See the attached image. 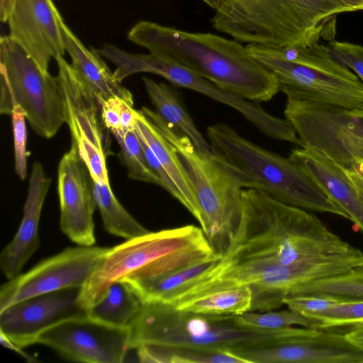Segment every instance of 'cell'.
<instances>
[{
	"label": "cell",
	"instance_id": "cell-44",
	"mask_svg": "<svg viewBox=\"0 0 363 363\" xmlns=\"http://www.w3.org/2000/svg\"><path fill=\"white\" fill-rule=\"evenodd\" d=\"M354 170L357 171L363 177V162L359 164Z\"/></svg>",
	"mask_w": 363,
	"mask_h": 363
},
{
	"label": "cell",
	"instance_id": "cell-9",
	"mask_svg": "<svg viewBox=\"0 0 363 363\" xmlns=\"http://www.w3.org/2000/svg\"><path fill=\"white\" fill-rule=\"evenodd\" d=\"M363 261L359 249L342 255L279 265L219 259L188 288L189 296L235 285L248 286L252 294L251 311H268L284 305V298L309 282L347 272Z\"/></svg>",
	"mask_w": 363,
	"mask_h": 363
},
{
	"label": "cell",
	"instance_id": "cell-20",
	"mask_svg": "<svg viewBox=\"0 0 363 363\" xmlns=\"http://www.w3.org/2000/svg\"><path fill=\"white\" fill-rule=\"evenodd\" d=\"M289 158L363 232V197L346 169L313 147L294 149Z\"/></svg>",
	"mask_w": 363,
	"mask_h": 363
},
{
	"label": "cell",
	"instance_id": "cell-40",
	"mask_svg": "<svg viewBox=\"0 0 363 363\" xmlns=\"http://www.w3.org/2000/svg\"><path fill=\"white\" fill-rule=\"evenodd\" d=\"M17 0H1L0 18L2 23L8 22Z\"/></svg>",
	"mask_w": 363,
	"mask_h": 363
},
{
	"label": "cell",
	"instance_id": "cell-30",
	"mask_svg": "<svg viewBox=\"0 0 363 363\" xmlns=\"http://www.w3.org/2000/svg\"><path fill=\"white\" fill-rule=\"evenodd\" d=\"M93 192L104 228L108 233L130 239L149 231L120 203L109 183L99 184L93 180Z\"/></svg>",
	"mask_w": 363,
	"mask_h": 363
},
{
	"label": "cell",
	"instance_id": "cell-10",
	"mask_svg": "<svg viewBox=\"0 0 363 363\" xmlns=\"http://www.w3.org/2000/svg\"><path fill=\"white\" fill-rule=\"evenodd\" d=\"M15 106L25 112L33 130L52 138L65 123L64 101L57 77L43 71L9 35L0 40V113Z\"/></svg>",
	"mask_w": 363,
	"mask_h": 363
},
{
	"label": "cell",
	"instance_id": "cell-38",
	"mask_svg": "<svg viewBox=\"0 0 363 363\" xmlns=\"http://www.w3.org/2000/svg\"><path fill=\"white\" fill-rule=\"evenodd\" d=\"M0 340L1 345L11 350L14 351L21 355L23 358L27 360L29 362H38L35 357L30 355L29 354L25 352L23 350V348L17 346L12 342H11L3 333H0Z\"/></svg>",
	"mask_w": 363,
	"mask_h": 363
},
{
	"label": "cell",
	"instance_id": "cell-16",
	"mask_svg": "<svg viewBox=\"0 0 363 363\" xmlns=\"http://www.w3.org/2000/svg\"><path fill=\"white\" fill-rule=\"evenodd\" d=\"M246 363H363V348L346 334L296 326L277 342L230 351Z\"/></svg>",
	"mask_w": 363,
	"mask_h": 363
},
{
	"label": "cell",
	"instance_id": "cell-6",
	"mask_svg": "<svg viewBox=\"0 0 363 363\" xmlns=\"http://www.w3.org/2000/svg\"><path fill=\"white\" fill-rule=\"evenodd\" d=\"M129 348L143 345L186 346L234 350L277 342L291 328L277 330L240 325L235 315H211L177 309L164 302L143 303L128 327Z\"/></svg>",
	"mask_w": 363,
	"mask_h": 363
},
{
	"label": "cell",
	"instance_id": "cell-27",
	"mask_svg": "<svg viewBox=\"0 0 363 363\" xmlns=\"http://www.w3.org/2000/svg\"><path fill=\"white\" fill-rule=\"evenodd\" d=\"M252 303L250 288L241 284L213 290L174 306L179 310L199 314L238 315L250 311Z\"/></svg>",
	"mask_w": 363,
	"mask_h": 363
},
{
	"label": "cell",
	"instance_id": "cell-25",
	"mask_svg": "<svg viewBox=\"0 0 363 363\" xmlns=\"http://www.w3.org/2000/svg\"><path fill=\"white\" fill-rule=\"evenodd\" d=\"M147 95L157 113L167 123L178 129L191 140L196 148L205 154H213L211 146L197 129L179 92L169 85L143 77Z\"/></svg>",
	"mask_w": 363,
	"mask_h": 363
},
{
	"label": "cell",
	"instance_id": "cell-26",
	"mask_svg": "<svg viewBox=\"0 0 363 363\" xmlns=\"http://www.w3.org/2000/svg\"><path fill=\"white\" fill-rule=\"evenodd\" d=\"M143 302L126 281L111 284L101 298L88 308L86 314L104 323L127 328L139 313Z\"/></svg>",
	"mask_w": 363,
	"mask_h": 363
},
{
	"label": "cell",
	"instance_id": "cell-22",
	"mask_svg": "<svg viewBox=\"0 0 363 363\" xmlns=\"http://www.w3.org/2000/svg\"><path fill=\"white\" fill-rule=\"evenodd\" d=\"M133 131L167 172L175 189L174 197L196 218L199 209L195 191L175 148L141 110H136Z\"/></svg>",
	"mask_w": 363,
	"mask_h": 363
},
{
	"label": "cell",
	"instance_id": "cell-1",
	"mask_svg": "<svg viewBox=\"0 0 363 363\" xmlns=\"http://www.w3.org/2000/svg\"><path fill=\"white\" fill-rule=\"evenodd\" d=\"M356 249L311 211L243 189L240 220L220 259L292 265Z\"/></svg>",
	"mask_w": 363,
	"mask_h": 363
},
{
	"label": "cell",
	"instance_id": "cell-2",
	"mask_svg": "<svg viewBox=\"0 0 363 363\" xmlns=\"http://www.w3.org/2000/svg\"><path fill=\"white\" fill-rule=\"evenodd\" d=\"M128 38L242 99L269 101L280 91L275 76L252 56L247 46L234 39L148 21L138 22Z\"/></svg>",
	"mask_w": 363,
	"mask_h": 363
},
{
	"label": "cell",
	"instance_id": "cell-7",
	"mask_svg": "<svg viewBox=\"0 0 363 363\" xmlns=\"http://www.w3.org/2000/svg\"><path fill=\"white\" fill-rule=\"evenodd\" d=\"M250 53L277 78L287 99L347 109L363 108V83L320 43L285 48L247 45Z\"/></svg>",
	"mask_w": 363,
	"mask_h": 363
},
{
	"label": "cell",
	"instance_id": "cell-28",
	"mask_svg": "<svg viewBox=\"0 0 363 363\" xmlns=\"http://www.w3.org/2000/svg\"><path fill=\"white\" fill-rule=\"evenodd\" d=\"M219 259L201 262L155 278L128 282L143 303H169Z\"/></svg>",
	"mask_w": 363,
	"mask_h": 363
},
{
	"label": "cell",
	"instance_id": "cell-36",
	"mask_svg": "<svg viewBox=\"0 0 363 363\" xmlns=\"http://www.w3.org/2000/svg\"><path fill=\"white\" fill-rule=\"evenodd\" d=\"M125 101H126L116 96L99 100L103 123L111 133L122 130L121 115Z\"/></svg>",
	"mask_w": 363,
	"mask_h": 363
},
{
	"label": "cell",
	"instance_id": "cell-4",
	"mask_svg": "<svg viewBox=\"0 0 363 363\" xmlns=\"http://www.w3.org/2000/svg\"><path fill=\"white\" fill-rule=\"evenodd\" d=\"M221 256L214 251L200 227L187 225L148 231L109 247L80 288L79 303L86 310L115 281L155 278Z\"/></svg>",
	"mask_w": 363,
	"mask_h": 363
},
{
	"label": "cell",
	"instance_id": "cell-15",
	"mask_svg": "<svg viewBox=\"0 0 363 363\" xmlns=\"http://www.w3.org/2000/svg\"><path fill=\"white\" fill-rule=\"evenodd\" d=\"M36 344L49 347L67 360L87 363H121L130 350L128 327L112 326L86 313L45 330Z\"/></svg>",
	"mask_w": 363,
	"mask_h": 363
},
{
	"label": "cell",
	"instance_id": "cell-35",
	"mask_svg": "<svg viewBox=\"0 0 363 363\" xmlns=\"http://www.w3.org/2000/svg\"><path fill=\"white\" fill-rule=\"evenodd\" d=\"M328 45L333 57L354 72L363 83V46L335 40Z\"/></svg>",
	"mask_w": 363,
	"mask_h": 363
},
{
	"label": "cell",
	"instance_id": "cell-33",
	"mask_svg": "<svg viewBox=\"0 0 363 363\" xmlns=\"http://www.w3.org/2000/svg\"><path fill=\"white\" fill-rule=\"evenodd\" d=\"M236 321L245 327L277 330L288 328L313 327L316 328L313 320L289 308L280 311H247L235 315Z\"/></svg>",
	"mask_w": 363,
	"mask_h": 363
},
{
	"label": "cell",
	"instance_id": "cell-12",
	"mask_svg": "<svg viewBox=\"0 0 363 363\" xmlns=\"http://www.w3.org/2000/svg\"><path fill=\"white\" fill-rule=\"evenodd\" d=\"M115 62L117 74L122 79L141 72L161 76L175 86L197 91L234 108L269 138L299 145L294 129L286 119L269 113L258 102L242 99L220 89L169 59L150 52L133 54L121 50Z\"/></svg>",
	"mask_w": 363,
	"mask_h": 363
},
{
	"label": "cell",
	"instance_id": "cell-14",
	"mask_svg": "<svg viewBox=\"0 0 363 363\" xmlns=\"http://www.w3.org/2000/svg\"><path fill=\"white\" fill-rule=\"evenodd\" d=\"M109 247L79 245L48 257L25 273L9 279L0 289V311L34 296L81 288L99 266Z\"/></svg>",
	"mask_w": 363,
	"mask_h": 363
},
{
	"label": "cell",
	"instance_id": "cell-42",
	"mask_svg": "<svg viewBox=\"0 0 363 363\" xmlns=\"http://www.w3.org/2000/svg\"><path fill=\"white\" fill-rule=\"evenodd\" d=\"M348 8L350 12L363 11V0H336Z\"/></svg>",
	"mask_w": 363,
	"mask_h": 363
},
{
	"label": "cell",
	"instance_id": "cell-34",
	"mask_svg": "<svg viewBox=\"0 0 363 363\" xmlns=\"http://www.w3.org/2000/svg\"><path fill=\"white\" fill-rule=\"evenodd\" d=\"M11 120L14 141L15 171L21 180L27 176L26 150L27 132L26 126V114L20 106H15L11 112Z\"/></svg>",
	"mask_w": 363,
	"mask_h": 363
},
{
	"label": "cell",
	"instance_id": "cell-18",
	"mask_svg": "<svg viewBox=\"0 0 363 363\" xmlns=\"http://www.w3.org/2000/svg\"><path fill=\"white\" fill-rule=\"evenodd\" d=\"M57 174L61 230L79 245H94L93 214L96 205L93 179L73 143L61 158Z\"/></svg>",
	"mask_w": 363,
	"mask_h": 363
},
{
	"label": "cell",
	"instance_id": "cell-11",
	"mask_svg": "<svg viewBox=\"0 0 363 363\" xmlns=\"http://www.w3.org/2000/svg\"><path fill=\"white\" fill-rule=\"evenodd\" d=\"M284 116L301 147L321 151L346 170L363 162V108L287 99Z\"/></svg>",
	"mask_w": 363,
	"mask_h": 363
},
{
	"label": "cell",
	"instance_id": "cell-19",
	"mask_svg": "<svg viewBox=\"0 0 363 363\" xmlns=\"http://www.w3.org/2000/svg\"><path fill=\"white\" fill-rule=\"evenodd\" d=\"M63 23L52 0H17L8 20L9 35L45 72L66 51Z\"/></svg>",
	"mask_w": 363,
	"mask_h": 363
},
{
	"label": "cell",
	"instance_id": "cell-8",
	"mask_svg": "<svg viewBox=\"0 0 363 363\" xmlns=\"http://www.w3.org/2000/svg\"><path fill=\"white\" fill-rule=\"evenodd\" d=\"M175 148L194 187L196 220L214 251L223 255L238 227L242 184L213 154L199 151L188 136L164 121L156 111L141 109Z\"/></svg>",
	"mask_w": 363,
	"mask_h": 363
},
{
	"label": "cell",
	"instance_id": "cell-31",
	"mask_svg": "<svg viewBox=\"0 0 363 363\" xmlns=\"http://www.w3.org/2000/svg\"><path fill=\"white\" fill-rule=\"evenodd\" d=\"M294 295L337 301H363V261L344 273L305 284L291 296Z\"/></svg>",
	"mask_w": 363,
	"mask_h": 363
},
{
	"label": "cell",
	"instance_id": "cell-24",
	"mask_svg": "<svg viewBox=\"0 0 363 363\" xmlns=\"http://www.w3.org/2000/svg\"><path fill=\"white\" fill-rule=\"evenodd\" d=\"M288 308L313 320L316 328L330 329L363 323V301L294 295L284 299Z\"/></svg>",
	"mask_w": 363,
	"mask_h": 363
},
{
	"label": "cell",
	"instance_id": "cell-32",
	"mask_svg": "<svg viewBox=\"0 0 363 363\" xmlns=\"http://www.w3.org/2000/svg\"><path fill=\"white\" fill-rule=\"evenodd\" d=\"M111 133L119 145V157L128 169V177L160 186V179L147 164L140 140L134 131L120 130Z\"/></svg>",
	"mask_w": 363,
	"mask_h": 363
},
{
	"label": "cell",
	"instance_id": "cell-29",
	"mask_svg": "<svg viewBox=\"0 0 363 363\" xmlns=\"http://www.w3.org/2000/svg\"><path fill=\"white\" fill-rule=\"evenodd\" d=\"M135 350L141 362L246 363L230 350L222 349L143 345Z\"/></svg>",
	"mask_w": 363,
	"mask_h": 363
},
{
	"label": "cell",
	"instance_id": "cell-41",
	"mask_svg": "<svg viewBox=\"0 0 363 363\" xmlns=\"http://www.w3.org/2000/svg\"><path fill=\"white\" fill-rule=\"evenodd\" d=\"M347 172L363 197V177L355 170H347Z\"/></svg>",
	"mask_w": 363,
	"mask_h": 363
},
{
	"label": "cell",
	"instance_id": "cell-43",
	"mask_svg": "<svg viewBox=\"0 0 363 363\" xmlns=\"http://www.w3.org/2000/svg\"><path fill=\"white\" fill-rule=\"evenodd\" d=\"M201 1H203L204 3H206L207 5H208L210 7L213 8V9H216L221 1V0H201Z\"/></svg>",
	"mask_w": 363,
	"mask_h": 363
},
{
	"label": "cell",
	"instance_id": "cell-13",
	"mask_svg": "<svg viewBox=\"0 0 363 363\" xmlns=\"http://www.w3.org/2000/svg\"><path fill=\"white\" fill-rule=\"evenodd\" d=\"M56 77L64 101L65 121L69 126L72 143L86 165L92 179L109 183L106 160L110 152V138L101 116L99 100L88 84L60 55Z\"/></svg>",
	"mask_w": 363,
	"mask_h": 363
},
{
	"label": "cell",
	"instance_id": "cell-21",
	"mask_svg": "<svg viewBox=\"0 0 363 363\" xmlns=\"http://www.w3.org/2000/svg\"><path fill=\"white\" fill-rule=\"evenodd\" d=\"M51 182L52 179L45 174L42 164L35 162L29 179L23 218L12 240L0 255V268L8 279L22 273L23 267L39 247L38 225Z\"/></svg>",
	"mask_w": 363,
	"mask_h": 363
},
{
	"label": "cell",
	"instance_id": "cell-23",
	"mask_svg": "<svg viewBox=\"0 0 363 363\" xmlns=\"http://www.w3.org/2000/svg\"><path fill=\"white\" fill-rule=\"evenodd\" d=\"M62 30L72 66L88 84L98 100L116 96L133 106L131 92L114 79L113 72L101 57L91 48L87 49L65 22Z\"/></svg>",
	"mask_w": 363,
	"mask_h": 363
},
{
	"label": "cell",
	"instance_id": "cell-5",
	"mask_svg": "<svg viewBox=\"0 0 363 363\" xmlns=\"http://www.w3.org/2000/svg\"><path fill=\"white\" fill-rule=\"evenodd\" d=\"M213 154L238 176L243 188L263 191L282 203L305 210L347 216L289 157L269 151L225 123L206 130Z\"/></svg>",
	"mask_w": 363,
	"mask_h": 363
},
{
	"label": "cell",
	"instance_id": "cell-3",
	"mask_svg": "<svg viewBox=\"0 0 363 363\" xmlns=\"http://www.w3.org/2000/svg\"><path fill=\"white\" fill-rule=\"evenodd\" d=\"M346 12L336 0H221L211 22L240 43L277 48L332 40Z\"/></svg>",
	"mask_w": 363,
	"mask_h": 363
},
{
	"label": "cell",
	"instance_id": "cell-39",
	"mask_svg": "<svg viewBox=\"0 0 363 363\" xmlns=\"http://www.w3.org/2000/svg\"><path fill=\"white\" fill-rule=\"evenodd\" d=\"M345 334L352 342L363 348V323L352 326Z\"/></svg>",
	"mask_w": 363,
	"mask_h": 363
},
{
	"label": "cell",
	"instance_id": "cell-17",
	"mask_svg": "<svg viewBox=\"0 0 363 363\" xmlns=\"http://www.w3.org/2000/svg\"><path fill=\"white\" fill-rule=\"evenodd\" d=\"M80 288L61 289L17 302L0 311V333L23 348L36 344L50 327L86 311L79 303Z\"/></svg>",
	"mask_w": 363,
	"mask_h": 363
},
{
	"label": "cell",
	"instance_id": "cell-37",
	"mask_svg": "<svg viewBox=\"0 0 363 363\" xmlns=\"http://www.w3.org/2000/svg\"><path fill=\"white\" fill-rule=\"evenodd\" d=\"M135 116L136 110L133 109V105L125 101L122 107L121 115V129L123 130H133Z\"/></svg>",
	"mask_w": 363,
	"mask_h": 363
}]
</instances>
